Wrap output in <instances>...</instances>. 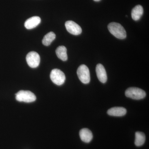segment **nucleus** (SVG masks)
Returning <instances> with one entry per match:
<instances>
[{"instance_id":"6e6552de","label":"nucleus","mask_w":149,"mask_h":149,"mask_svg":"<svg viewBox=\"0 0 149 149\" xmlns=\"http://www.w3.org/2000/svg\"><path fill=\"white\" fill-rule=\"evenodd\" d=\"M96 72L97 77L101 83H105L107 80V72L103 65L101 64H98L96 68Z\"/></svg>"},{"instance_id":"1a4fd4ad","label":"nucleus","mask_w":149,"mask_h":149,"mask_svg":"<svg viewBox=\"0 0 149 149\" xmlns=\"http://www.w3.org/2000/svg\"><path fill=\"white\" fill-rule=\"evenodd\" d=\"M41 19L38 16H33L30 17L25 21L24 27L26 29H30L37 27L41 22Z\"/></svg>"},{"instance_id":"9d476101","label":"nucleus","mask_w":149,"mask_h":149,"mask_svg":"<svg viewBox=\"0 0 149 149\" xmlns=\"http://www.w3.org/2000/svg\"><path fill=\"white\" fill-rule=\"evenodd\" d=\"M127 113V110L122 107H114L109 109L108 114L111 116H122Z\"/></svg>"},{"instance_id":"4468645a","label":"nucleus","mask_w":149,"mask_h":149,"mask_svg":"<svg viewBox=\"0 0 149 149\" xmlns=\"http://www.w3.org/2000/svg\"><path fill=\"white\" fill-rule=\"evenodd\" d=\"M146 141V136L143 132H136L135 134V144L136 146H143Z\"/></svg>"},{"instance_id":"ddd939ff","label":"nucleus","mask_w":149,"mask_h":149,"mask_svg":"<svg viewBox=\"0 0 149 149\" xmlns=\"http://www.w3.org/2000/svg\"><path fill=\"white\" fill-rule=\"evenodd\" d=\"M56 54L59 58L63 61H66L68 59L67 49L65 46H61L57 48L56 51Z\"/></svg>"},{"instance_id":"423d86ee","label":"nucleus","mask_w":149,"mask_h":149,"mask_svg":"<svg viewBox=\"0 0 149 149\" xmlns=\"http://www.w3.org/2000/svg\"><path fill=\"white\" fill-rule=\"evenodd\" d=\"M26 61L30 67L36 68L40 65V56L36 52H30L26 56Z\"/></svg>"},{"instance_id":"f257e3e1","label":"nucleus","mask_w":149,"mask_h":149,"mask_svg":"<svg viewBox=\"0 0 149 149\" xmlns=\"http://www.w3.org/2000/svg\"><path fill=\"white\" fill-rule=\"evenodd\" d=\"M110 32L118 39H124L126 37V32L125 29L121 24L113 22L108 25Z\"/></svg>"},{"instance_id":"f8f14e48","label":"nucleus","mask_w":149,"mask_h":149,"mask_svg":"<svg viewBox=\"0 0 149 149\" xmlns=\"http://www.w3.org/2000/svg\"><path fill=\"white\" fill-rule=\"evenodd\" d=\"M143 8L141 5L136 6L131 11V16L133 20L138 21L139 20L143 14Z\"/></svg>"},{"instance_id":"f03ea898","label":"nucleus","mask_w":149,"mask_h":149,"mask_svg":"<svg viewBox=\"0 0 149 149\" xmlns=\"http://www.w3.org/2000/svg\"><path fill=\"white\" fill-rule=\"evenodd\" d=\"M15 99L18 102L30 103L36 100V97L30 91H20L15 94Z\"/></svg>"},{"instance_id":"7ed1b4c3","label":"nucleus","mask_w":149,"mask_h":149,"mask_svg":"<svg viewBox=\"0 0 149 149\" xmlns=\"http://www.w3.org/2000/svg\"><path fill=\"white\" fill-rule=\"evenodd\" d=\"M125 95L126 97L130 98L139 100L144 98L146 95V94L142 89L135 87H131L126 90Z\"/></svg>"},{"instance_id":"0eeeda50","label":"nucleus","mask_w":149,"mask_h":149,"mask_svg":"<svg viewBox=\"0 0 149 149\" xmlns=\"http://www.w3.org/2000/svg\"><path fill=\"white\" fill-rule=\"evenodd\" d=\"M65 26L67 30L72 35H78L82 33L81 27L74 22L71 20L66 22Z\"/></svg>"},{"instance_id":"9b49d317","label":"nucleus","mask_w":149,"mask_h":149,"mask_svg":"<svg viewBox=\"0 0 149 149\" xmlns=\"http://www.w3.org/2000/svg\"><path fill=\"white\" fill-rule=\"evenodd\" d=\"M80 139L83 142L89 143L93 139V135L92 132L88 128L81 129L79 133Z\"/></svg>"},{"instance_id":"2eb2a0df","label":"nucleus","mask_w":149,"mask_h":149,"mask_svg":"<svg viewBox=\"0 0 149 149\" xmlns=\"http://www.w3.org/2000/svg\"><path fill=\"white\" fill-rule=\"evenodd\" d=\"M56 35L54 32H51L45 35L43 38L42 42L45 46H48L50 45L52 42L55 39Z\"/></svg>"},{"instance_id":"dca6fc26","label":"nucleus","mask_w":149,"mask_h":149,"mask_svg":"<svg viewBox=\"0 0 149 149\" xmlns=\"http://www.w3.org/2000/svg\"><path fill=\"white\" fill-rule=\"evenodd\" d=\"M94 1H95L96 2H98L100 1L101 0H94Z\"/></svg>"},{"instance_id":"20e7f679","label":"nucleus","mask_w":149,"mask_h":149,"mask_svg":"<svg viewBox=\"0 0 149 149\" xmlns=\"http://www.w3.org/2000/svg\"><path fill=\"white\" fill-rule=\"evenodd\" d=\"M77 74L80 81L84 84H87L91 81L90 70L88 67L85 65H82L78 68Z\"/></svg>"},{"instance_id":"39448f33","label":"nucleus","mask_w":149,"mask_h":149,"mask_svg":"<svg viewBox=\"0 0 149 149\" xmlns=\"http://www.w3.org/2000/svg\"><path fill=\"white\" fill-rule=\"evenodd\" d=\"M50 78L53 83L60 86L64 83L65 76L64 73L60 70L54 69L51 71Z\"/></svg>"}]
</instances>
